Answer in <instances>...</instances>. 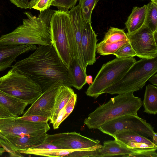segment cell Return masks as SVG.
<instances>
[{
  "label": "cell",
  "instance_id": "13",
  "mask_svg": "<svg viewBox=\"0 0 157 157\" xmlns=\"http://www.w3.org/2000/svg\"><path fill=\"white\" fill-rule=\"evenodd\" d=\"M62 85L63 84L61 81H58L42 93L23 116L38 115L47 117L49 119L52 115L57 90L59 87Z\"/></svg>",
  "mask_w": 157,
  "mask_h": 157
},
{
  "label": "cell",
  "instance_id": "24",
  "mask_svg": "<svg viewBox=\"0 0 157 157\" xmlns=\"http://www.w3.org/2000/svg\"><path fill=\"white\" fill-rule=\"evenodd\" d=\"M147 5L144 24L153 32L157 30V0H151Z\"/></svg>",
  "mask_w": 157,
  "mask_h": 157
},
{
  "label": "cell",
  "instance_id": "6",
  "mask_svg": "<svg viewBox=\"0 0 157 157\" xmlns=\"http://www.w3.org/2000/svg\"><path fill=\"white\" fill-rule=\"evenodd\" d=\"M0 90L28 104H33L42 93L36 83L13 68L0 77Z\"/></svg>",
  "mask_w": 157,
  "mask_h": 157
},
{
  "label": "cell",
  "instance_id": "15",
  "mask_svg": "<svg viewBox=\"0 0 157 157\" xmlns=\"http://www.w3.org/2000/svg\"><path fill=\"white\" fill-rule=\"evenodd\" d=\"M36 45L26 44L18 45H0V71L10 67L19 56L34 51Z\"/></svg>",
  "mask_w": 157,
  "mask_h": 157
},
{
  "label": "cell",
  "instance_id": "5",
  "mask_svg": "<svg viewBox=\"0 0 157 157\" xmlns=\"http://www.w3.org/2000/svg\"><path fill=\"white\" fill-rule=\"evenodd\" d=\"M136 61L134 57H116L103 64L88 88L86 95L97 98L105 89L120 80Z\"/></svg>",
  "mask_w": 157,
  "mask_h": 157
},
{
  "label": "cell",
  "instance_id": "21",
  "mask_svg": "<svg viewBox=\"0 0 157 157\" xmlns=\"http://www.w3.org/2000/svg\"><path fill=\"white\" fill-rule=\"evenodd\" d=\"M143 105L144 112L155 115L157 113V88L151 84L146 86Z\"/></svg>",
  "mask_w": 157,
  "mask_h": 157
},
{
  "label": "cell",
  "instance_id": "26",
  "mask_svg": "<svg viewBox=\"0 0 157 157\" xmlns=\"http://www.w3.org/2000/svg\"><path fill=\"white\" fill-rule=\"evenodd\" d=\"M127 40L128 39L123 30L111 27L105 34L102 41L106 43H112Z\"/></svg>",
  "mask_w": 157,
  "mask_h": 157
},
{
  "label": "cell",
  "instance_id": "12",
  "mask_svg": "<svg viewBox=\"0 0 157 157\" xmlns=\"http://www.w3.org/2000/svg\"><path fill=\"white\" fill-rule=\"evenodd\" d=\"M99 150L103 157H157L156 149L132 148L115 140L105 141Z\"/></svg>",
  "mask_w": 157,
  "mask_h": 157
},
{
  "label": "cell",
  "instance_id": "42",
  "mask_svg": "<svg viewBox=\"0 0 157 157\" xmlns=\"http://www.w3.org/2000/svg\"><path fill=\"white\" fill-rule=\"evenodd\" d=\"M86 83L90 85L93 83V78L92 76L86 75Z\"/></svg>",
  "mask_w": 157,
  "mask_h": 157
},
{
  "label": "cell",
  "instance_id": "11",
  "mask_svg": "<svg viewBox=\"0 0 157 157\" xmlns=\"http://www.w3.org/2000/svg\"><path fill=\"white\" fill-rule=\"evenodd\" d=\"M44 142L53 144L62 149L90 148L101 145L98 140L87 137L75 132L51 135L47 134Z\"/></svg>",
  "mask_w": 157,
  "mask_h": 157
},
{
  "label": "cell",
  "instance_id": "19",
  "mask_svg": "<svg viewBox=\"0 0 157 157\" xmlns=\"http://www.w3.org/2000/svg\"><path fill=\"white\" fill-rule=\"evenodd\" d=\"M147 10V5L141 7H134L125 23L128 33L133 32L140 28L144 24Z\"/></svg>",
  "mask_w": 157,
  "mask_h": 157
},
{
  "label": "cell",
  "instance_id": "43",
  "mask_svg": "<svg viewBox=\"0 0 157 157\" xmlns=\"http://www.w3.org/2000/svg\"><path fill=\"white\" fill-rule=\"evenodd\" d=\"M157 133L155 132L152 138V142L156 145L157 144Z\"/></svg>",
  "mask_w": 157,
  "mask_h": 157
},
{
  "label": "cell",
  "instance_id": "35",
  "mask_svg": "<svg viewBox=\"0 0 157 157\" xmlns=\"http://www.w3.org/2000/svg\"><path fill=\"white\" fill-rule=\"evenodd\" d=\"M127 145L132 148H137L142 149H156L157 146L149 145L144 143L130 142Z\"/></svg>",
  "mask_w": 157,
  "mask_h": 157
},
{
  "label": "cell",
  "instance_id": "27",
  "mask_svg": "<svg viewBox=\"0 0 157 157\" xmlns=\"http://www.w3.org/2000/svg\"><path fill=\"white\" fill-rule=\"evenodd\" d=\"M99 0H79L82 16L85 22L91 23L92 11Z\"/></svg>",
  "mask_w": 157,
  "mask_h": 157
},
{
  "label": "cell",
  "instance_id": "2",
  "mask_svg": "<svg viewBox=\"0 0 157 157\" xmlns=\"http://www.w3.org/2000/svg\"><path fill=\"white\" fill-rule=\"evenodd\" d=\"M54 11L49 8L40 12L37 16L29 11L24 12L27 18L23 19L22 24L12 32L2 35L0 45L51 44L50 22Z\"/></svg>",
  "mask_w": 157,
  "mask_h": 157
},
{
  "label": "cell",
  "instance_id": "25",
  "mask_svg": "<svg viewBox=\"0 0 157 157\" xmlns=\"http://www.w3.org/2000/svg\"><path fill=\"white\" fill-rule=\"evenodd\" d=\"M129 42L128 40L112 43H106L102 41L97 44V52L104 56L113 55L120 48Z\"/></svg>",
  "mask_w": 157,
  "mask_h": 157
},
{
  "label": "cell",
  "instance_id": "20",
  "mask_svg": "<svg viewBox=\"0 0 157 157\" xmlns=\"http://www.w3.org/2000/svg\"><path fill=\"white\" fill-rule=\"evenodd\" d=\"M67 69L72 86L80 90L86 83L85 80L87 75L86 72L75 59H72Z\"/></svg>",
  "mask_w": 157,
  "mask_h": 157
},
{
  "label": "cell",
  "instance_id": "14",
  "mask_svg": "<svg viewBox=\"0 0 157 157\" xmlns=\"http://www.w3.org/2000/svg\"><path fill=\"white\" fill-rule=\"evenodd\" d=\"M97 37L91 23L85 22L81 37V48L86 69L88 65H92L96 61Z\"/></svg>",
  "mask_w": 157,
  "mask_h": 157
},
{
  "label": "cell",
  "instance_id": "23",
  "mask_svg": "<svg viewBox=\"0 0 157 157\" xmlns=\"http://www.w3.org/2000/svg\"><path fill=\"white\" fill-rule=\"evenodd\" d=\"M75 151L71 149H48L30 148L19 151L21 153L36 155L48 157L67 156L68 155Z\"/></svg>",
  "mask_w": 157,
  "mask_h": 157
},
{
  "label": "cell",
  "instance_id": "22",
  "mask_svg": "<svg viewBox=\"0 0 157 157\" xmlns=\"http://www.w3.org/2000/svg\"><path fill=\"white\" fill-rule=\"evenodd\" d=\"M112 136L115 140L126 145L128 143L133 142L144 143L156 146L152 141L147 137L143 136L131 130H124L119 132Z\"/></svg>",
  "mask_w": 157,
  "mask_h": 157
},
{
  "label": "cell",
  "instance_id": "38",
  "mask_svg": "<svg viewBox=\"0 0 157 157\" xmlns=\"http://www.w3.org/2000/svg\"><path fill=\"white\" fill-rule=\"evenodd\" d=\"M14 117L4 106L0 103V118Z\"/></svg>",
  "mask_w": 157,
  "mask_h": 157
},
{
  "label": "cell",
  "instance_id": "17",
  "mask_svg": "<svg viewBox=\"0 0 157 157\" xmlns=\"http://www.w3.org/2000/svg\"><path fill=\"white\" fill-rule=\"evenodd\" d=\"M73 90L65 85L59 86L57 91L52 115L49 118L50 123H54L59 111L65 106L71 95L74 93Z\"/></svg>",
  "mask_w": 157,
  "mask_h": 157
},
{
  "label": "cell",
  "instance_id": "10",
  "mask_svg": "<svg viewBox=\"0 0 157 157\" xmlns=\"http://www.w3.org/2000/svg\"><path fill=\"white\" fill-rule=\"evenodd\" d=\"M126 33L136 56L147 59L157 57V44L154 33L147 27L144 24L136 31Z\"/></svg>",
  "mask_w": 157,
  "mask_h": 157
},
{
  "label": "cell",
  "instance_id": "29",
  "mask_svg": "<svg viewBox=\"0 0 157 157\" xmlns=\"http://www.w3.org/2000/svg\"><path fill=\"white\" fill-rule=\"evenodd\" d=\"M113 55L118 58L131 57L136 56V53L129 42L121 47Z\"/></svg>",
  "mask_w": 157,
  "mask_h": 157
},
{
  "label": "cell",
  "instance_id": "1",
  "mask_svg": "<svg viewBox=\"0 0 157 157\" xmlns=\"http://www.w3.org/2000/svg\"><path fill=\"white\" fill-rule=\"evenodd\" d=\"M12 67L31 78L42 93L59 81L72 86L67 69L52 44L39 45L29 57L16 62Z\"/></svg>",
  "mask_w": 157,
  "mask_h": 157
},
{
  "label": "cell",
  "instance_id": "37",
  "mask_svg": "<svg viewBox=\"0 0 157 157\" xmlns=\"http://www.w3.org/2000/svg\"><path fill=\"white\" fill-rule=\"evenodd\" d=\"M10 2L18 7L22 9H30L32 0H9Z\"/></svg>",
  "mask_w": 157,
  "mask_h": 157
},
{
  "label": "cell",
  "instance_id": "34",
  "mask_svg": "<svg viewBox=\"0 0 157 157\" xmlns=\"http://www.w3.org/2000/svg\"><path fill=\"white\" fill-rule=\"evenodd\" d=\"M0 145L9 154L10 157H22L23 156L18 151L14 149L9 144L0 140Z\"/></svg>",
  "mask_w": 157,
  "mask_h": 157
},
{
  "label": "cell",
  "instance_id": "4",
  "mask_svg": "<svg viewBox=\"0 0 157 157\" xmlns=\"http://www.w3.org/2000/svg\"><path fill=\"white\" fill-rule=\"evenodd\" d=\"M157 71V57L136 61L118 81L105 89L101 94L133 93L142 89Z\"/></svg>",
  "mask_w": 157,
  "mask_h": 157
},
{
  "label": "cell",
  "instance_id": "41",
  "mask_svg": "<svg viewBox=\"0 0 157 157\" xmlns=\"http://www.w3.org/2000/svg\"><path fill=\"white\" fill-rule=\"evenodd\" d=\"M0 140L9 144L13 149V147L11 144L6 139L5 136H4L0 132Z\"/></svg>",
  "mask_w": 157,
  "mask_h": 157
},
{
  "label": "cell",
  "instance_id": "44",
  "mask_svg": "<svg viewBox=\"0 0 157 157\" xmlns=\"http://www.w3.org/2000/svg\"><path fill=\"white\" fill-rule=\"evenodd\" d=\"M154 36L156 42L157 43V30L154 32Z\"/></svg>",
  "mask_w": 157,
  "mask_h": 157
},
{
  "label": "cell",
  "instance_id": "39",
  "mask_svg": "<svg viewBox=\"0 0 157 157\" xmlns=\"http://www.w3.org/2000/svg\"><path fill=\"white\" fill-rule=\"evenodd\" d=\"M38 149H60L59 147L53 144L44 142L33 147Z\"/></svg>",
  "mask_w": 157,
  "mask_h": 157
},
{
  "label": "cell",
  "instance_id": "30",
  "mask_svg": "<svg viewBox=\"0 0 157 157\" xmlns=\"http://www.w3.org/2000/svg\"><path fill=\"white\" fill-rule=\"evenodd\" d=\"M78 0H55L52 6H56L58 10L67 12L75 6Z\"/></svg>",
  "mask_w": 157,
  "mask_h": 157
},
{
  "label": "cell",
  "instance_id": "7",
  "mask_svg": "<svg viewBox=\"0 0 157 157\" xmlns=\"http://www.w3.org/2000/svg\"><path fill=\"white\" fill-rule=\"evenodd\" d=\"M70 19L67 12L54 10L50 22L51 44L67 69L72 60L67 31Z\"/></svg>",
  "mask_w": 157,
  "mask_h": 157
},
{
  "label": "cell",
  "instance_id": "45",
  "mask_svg": "<svg viewBox=\"0 0 157 157\" xmlns=\"http://www.w3.org/2000/svg\"><path fill=\"white\" fill-rule=\"evenodd\" d=\"M51 0L52 1V2H53L55 1V0Z\"/></svg>",
  "mask_w": 157,
  "mask_h": 157
},
{
  "label": "cell",
  "instance_id": "16",
  "mask_svg": "<svg viewBox=\"0 0 157 157\" xmlns=\"http://www.w3.org/2000/svg\"><path fill=\"white\" fill-rule=\"evenodd\" d=\"M47 133L36 136H26L22 137L5 136L16 151L33 148L39 145L45 141Z\"/></svg>",
  "mask_w": 157,
  "mask_h": 157
},
{
  "label": "cell",
  "instance_id": "40",
  "mask_svg": "<svg viewBox=\"0 0 157 157\" xmlns=\"http://www.w3.org/2000/svg\"><path fill=\"white\" fill-rule=\"evenodd\" d=\"M148 80L153 85L156 86L157 85V75L154 74L152 75Z\"/></svg>",
  "mask_w": 157,
  "mask_h": 157
},
{
  "label": "cell",
  "instance_id": "8",
  "mask_svg": "<svg viewBox=\"0 0 157 157\" xmlns=\"http://www.w3.org/2000/svg\"><path fill=\"white\" fill-rule=\"evenodd\" d=\"M98 129L103 133L112 136L124 130L136 132L146 137L152 139L155 132L153 127L146 121L138 115H127L111 120L100 127Z\"/></svg>",
  "mask_w": 157,
  "mask_h": 157
},
{
  "label": "cell",
  "instance_id": "33",
  "mask_svg": "<svg viewBox=\"0 0 157 157\" xmlns=\"http://www.w3.org/2000/svg\"><path fill=\"white\" fill-rule=\"evenodd\" d=\"M19 117L27 121L35 122H48L49 118L45 116L38 115H31L22 116Z\"/></svg>",
  "mask_w": 157,
  "mask_h": 157
},
{
  "label": "cell",
  "instance_id": "28",
  "mask_svg": "<svg viewBox=\"0 0 157 157\" xmlns=\"http://www.w3.org/2000/svg\"><path fill=\"white\" fill-rule=\"evenodd\" d=\"M102 145L100 146L94 148L80 149L78 150L74 151L67 156L69 157H103V155L99 150Z\"/></svg>",
  "mask_w": 157,
  "mask_h": 157
},
{
  "label": "cell",
  "instance_id": "32",
  "mask_svg": "<svg viewBox=\"0 0 157 157\" xmlns=\"http://www.w3.org/2000/svg\"><path fill=\"white\" fill-rule=\"evenodd\" d=\"M77 99V94L74 93L71 95L64 107L65 112V117L66 118L73 111Z\"/></svg>",
  "mask_w": 157,
  "mask_h": 157
},
{
  "label": "cell",
  "instance_id": "18",
  "mask_svg": "<svg viewBox=\"0 0 157 157\" xmlns=\"http://www.w3.org/2000/svg\"><path fill=\"white\" fill-rule=\"evenodd\" d=\"M0 103L15 117L24 113L27 102L8 94L0 90Z\"/></svg>",
  "mask_w": 157,
  "mask_h": 157
},
{
  "label": "cell",
  "instance_id": "3",
  "mask_svg": "<svg viewBox=\"0 0 157 157\" xmlns=\"http://www.w3.org/2000/svg\"><path fill=\"white\" fill-rule=\"evenodd\" d=\"M142 105L141 98L134 96L133 93L118 94L90 113L84 123L89 129H98L107 122L121 116H137Z\"/></svg>",
  "mask_w": 157,
  "mask_h": 157
},
{
  "label": "cell",
  "instance_id": "36",
  "mask_svg": "<svg viewBox=\"0 0 157 157\" xmlns=\"http://www.w3.org/2000/svg\"><path fill=\"white\" fill-rule=\"evenodd\" d=\"M65 112L63 107L59 112L54 123L52 124L54 129L59 128L60 124L66 118L65 117Z\"/></svg>",
  "mask_w": 157,
  "mask_h": 157
},
{
  "label": "cell",
  "instance_id": "31",
  "mask_svg": "<svg viewBox=\"0 0 157 157\" xmlns=\"http://www.w3.org/2000/svg\"><path fill=\"white\" fill-rule=\"evenodd\" d=\"M52 2L51 0H32L30 9L33 8L41 12L49 8Z\"/></svg>",
  "mask_w": 157,
  "mask_h": 157
},
{
  "label": "cell",
  "instance_id": "9",
  "mask_svg": "<svg viewBox=\"0 0 157 157\" xmlns=\"http://www.w3.org/2000/svg\"><path fill=\"white\" fill-rule=\"evenodd\" d=\"M50 129L48 122L29 121L19 117L0 118V132L5 136H36L46 133Z\"/></svg>",
  "mask_w": 157,
  "mask_h": 157
}]
</instances>
